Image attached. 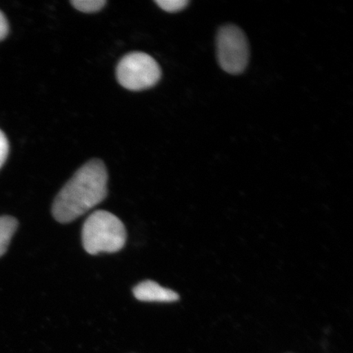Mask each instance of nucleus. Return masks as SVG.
I'll list each match as a JSON object with an SVG mask.
<instances>
[{
	"instance_id": "f03ea898",
	"label": "nucleus",
	"mask_w": 353,
	"mask_h": 353,
	"mask_svg": "<svg viewBox=\"0 0 353 353\" xmlns=\"http://www.w3.org/2000/svg\"><path fill=\"white\" fill-rule=\"evenodd\" d=\"M126 230L116 215L98 210L88 217L82 229V243L90 254L116 253L125 245Z\"/></svg>"
},
{
	"instance_id": "0eeeda50",
	"label": "nucleus",
	"mask_w": 353,
	"mask_h": 353,
	"mask_svg": "<svg viewBox=\"0 0 353 353\" xmlns=\"http://www.w3.org/2000/svg\"><path fill=\"white\" fill-rule=\"evenodd\" d=\"M104 0H73L72 4L77 10L83 12H95L105 6Z\"/></svg>"
},
{
	"instance_id": "423d86ee",
	"label": "nucleus",
	"mask_w": 353,
	"mask_h": 353,
	"mask_svg": "<svg viewBox=\"0 0 353 353\" xmlns=\"http://www.w3.org/2000/svg\"><path fill=\"white\" fill-rule=\"evenodd\" d=\"M17 226L19 223L14 218L10 216L0 217V257L6 254Z\"/></svg>"
},
{
	"instance_id": "f257e3e1",
	"label": "nucleus",
	"mask_w": 353,
	"mask_h": 353,
	"mask_svg": "<svg viewBox=\"0 0 353 353\" xmlns=\"http://www.w3.org/2000/svg\"><path fill=\"white\" fill-rule=\"evenodd\" d=\"M108 174L103 161L92 160L77 171L55 198L52 213L57 222L68 223L104 201Z\"/></svg>"
},
{
	"instance_id": "39448f33",
	"label": "nucleus",
	"mask_w": 353,
	"mask_h": 353,
	"mask_svg": "<svg viewBox=\"0 0 353 353\" xmlns=\"http://www.w3.org/2000/svg\"><path fill=\"white\" fill-rule=\"evenodd\" d=\"M134 297L143 302L173 303L179 295L175 291L165 288L153 281H145L132 290Z\"/></svg>"
},
{
	"instance_id": "1a4fd4ad",
	"label": "nucleus",
	"mask_w": 353,
	"mask_h": 353,
	"mask_svg": "<svg viewBox=\"0 0 353 353\" xmlns=\"http://www.w3.org/2000/svg\"><path fill=\"white\" fill-rule=\"evenodd\" d=\"M8 142L6 136L0 130V168L6 162L8 154Z\"/></svg>"
},
{
	"instance_id": "20e7f679",
	"label": "nucleus",
	"mask_w": 353,
	"mask_h": 353,
	"mask_svg": "<svg viewBox=\"0 0 353 353\" xmlns=\"http://www.w3.org/2000/svg\"><path fill=\"white\" fill-rule=\"evenodd\" d=\"M219 63L225 72L239 74L249 63V44L244 32L236 26L221 28L217 37Z\"/></svg>"
},
{
	"instance_id": "9d476101",
	"label": "nucleus",
	"mask_w": 353,
	"mask_h": 353,
	"mask_svg": "<svg viewBox=\"0 0 353 353\" xmlns=\"http://www.w3.org/2000/svg\"><path fill=\"white\" fill-rule=\"evenodd\" d=\"M8 32V24L6 17H4L2 12H0V41L7 37Z\"/></svg>"
},
{
	"instance_id": "6e6552de",
	"label": "nucleus",
	"mask_w": 353,
	"mask_h": 353,
	"mask_svg": "<svg viewBox=\"0 0 353 353\" xmlns=\"http://www.w3.org/2000/svg\"><path fill=\"white\" fill-rule=\"evenodd\" d=\"M156 3L163 10L176 12L184 10L189 1L188 0H157Z\"/></svg>"
},
{
	"instance_id": "7ed1b4c3",
	"label": "nucleus",
	"mask_w": 353,
	"mask_h": 353,
	"mask_svg": "<svg viewBox=\"0 0 353 353\" xmlns=\"http://www.w3.org/2000/svg\"><path fill=\"white\" fill-rule=\"evenodd\" d=\"M119 83L127 90H147L160 81L161 70L156 61L147 54L132 52L123 57L117 69Z\"/></svg>"
}]
</instances>
